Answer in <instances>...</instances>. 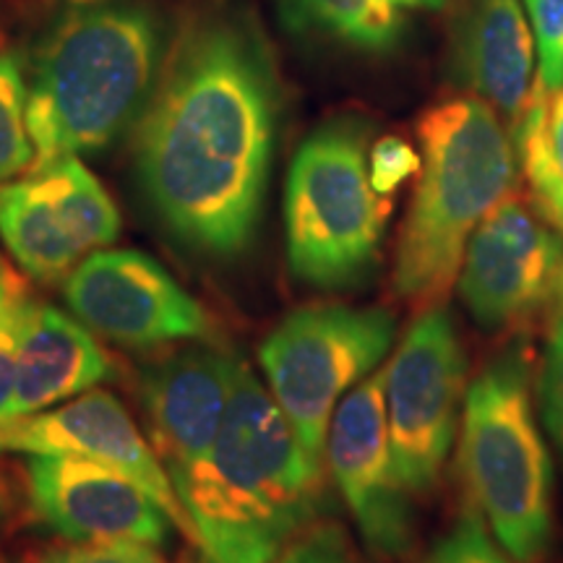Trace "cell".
I'll return each instance as SVG.
<instances>
[{
    "label": "cell",
    "mask_w": 563,
    "mask_h": 563,
    "mask_svg": "<svg viewBox=\"0 0 563 563\" xmlns=\"http://www.w3.org/2000/svg\"><path fill=\"white\" fill-rule=\"evenodd\" d=\"M514 146L540 217L563 232V87L548 89L538 79L514 131Z\"/></svg>",
    "instance_id": "18"
},
{
    "label": "cell",
    "mask_w": 563,
    "mask_h": 563,
    "mask_svg": "<svg viewBox=\"0 0 563 563\" xmlns=\"http://www.w3.org/2000/svg\"><path fill=\"white\" fill-rule=\"evenodd\" d=\"M74 454L108 464L136 481L157 501L175 530L191 540L186 509L170 477L129 410L108 391H84L70 402L24 418L0 420V454Z\"/></svg>",
    "instance_id": "15"
},
{
    "label": "cell",
    "mask_w": 563,
    "mask_h": 563,
    "mask_svg": "<svg viewBox=\"0 0 563 563\" xmlns=\"http://www.w3.org/2000/svg\"><path fill=\"white\" fill-rule=\"evenodd\" d=\"M34 517L68 543H167L173 519L136 481L74 454H30Z\"/></svg>",
    "instance_id": "13"
},
{
    "label": "cell",
    "mask_w": 563,
    "mask_h": 563,
    "mask_svg": "<svg viewBox=\"0 0 563 563\" xmlns=\"http://www.w3.org/2000/svg\"><path fill=\"white\" fill-rule=\"evenodd\" d=\"M121 214L76 154L32 165L0 186V243L37 282L66 279L95 251L110 249Z\"/></svg>",
    "instance_id": "9"
},
{
    "label": "cell",
    "mask_w": 563,
    "mask_h": 563,
    "mask_svg": "<svg viewBox=\"0 0 563 563\" xmlns=\"http://www.w3.org/2000/svg\"><path fill=\"white\" fill-rule=\"evenodd\" d=\"M420 563H511V555L498 551L481 514L470 509Z\"/></svg>",
    "instance_id": "23"
},
{
    "label": "cell",
    "mask_w": 563,
    "mask_h": 563,
    "mask_svg": "<svg viewBox=\"0 0 563 563\" xmlns=\"http://www.w3.org/2000/svg\"><path fill=\"white\" fill-rule=\"evenodd\" d=\"M40 302L16 266L0 251V420L9 405L21 344L37 319Z\"/></svg>",
    "instance_id": "21"
},
{
    "label": "cell",
    "mask_w": 563,
    "mask_h": 563,
    "mask_svg": "<svg viewBox=\"0 0 563 563\" xmlns=\"http://www.w3.org/2000/svg\"><path fill=\"white\" fill-rule=\"evenodd\" d=\"M277 121V70L262 32L220 11L183 21L133 139L141 191L183 245L211 258L249 249Z\"/></svg>",
    "instance_id": "1"
},
{
    "label": "cell",
    "mask_w": 563,
    "mask_h": 563,
    "mask_svg": "<svg viewBox=\"0 0 563 563\" xmlns=\"http://www.w3.org/2000/svg\"><path fill=\"white\" fill-rule=\"evenodd\" d=\"M394 332L397 319L386 308L323 302L285 316L258 347L274 402L319 470L336 405L382 365Z\"/></svg>",
    "instance_id": "7"
},
{
    "label": "cell",
    "mask_w": 563,
    "mask_h": 563,
    "mask_svg": "<svg viewBox=\"0 0 563 563\" xmlns=\"http://www.w3.org/2000/svg\"><path fill=\"white\" fill-rule=\"evenodd\" d=\"M112 373L110 357L79 319L40 306L21 344L3 420L51 410L95 389Z\"/></svg>",
    "instance_id": "17"
},
{
    "label": "cell",
    "mask_w": 563,
    "mask_h": 563,
    "mask_svg": "<svg viewBox=\"0 0 563 563\" xmlns=\"http://www.w3.org/2000/svg\"><path fill=\"white\" fill-rule=\"evenodd\" d=\"M386 371V426L402 483L412 496L439 481L456 435L467 355L449 311H420Z\"/></svg>",
    "instance_id": "8"
},
{
    "label": "cell",
    "mask_w": 563,
    "mask_h": 563,
    "mask_svg": "<svg viewBox=\"0 0 563 563\" xmlns=\"http://www.w3.org/2000/svg\"><path fill=\"white\" fill-rule=\"evenodd\" d=\"M243 361L201 340L146 365L139 378L152 449L175 493L211 452Z\"/></svg>",
    "instance_id": "14"
},
{
    "label": "cell",
    "mask_w": 563,
    "mask_h": 563,
    "mask_svg": "<svg viewBox=\"0 0 563 563\" xmlns=\"http://www.w3.org/2000/svg\"><path fill=\"white\" fill-rule=\"evenodd\" d=\"M460 295L490 332L551 313L563 298V238L522 201L504 199L470 238Z\"/></svg>",
    "instance_id": "11"
},
{
    "label": "cell",
    "mask_w": 563,
    "mask_h": 563,
    "mask_svg": "<svg viewBox=\"0 0 563 563\" xmlns=\"http://www.w3.org/2000/svg\"><path fill=\"white\" fill-rule=\"evenodd\" d=\"M5 517H9V498H5V490H3V483H0V527H3Z\"/></svg>",
    "instance_id": "29"
},
{
    "label": "cell",
    "mask_w": 563,
    "mask_h": 563,
    "mask_svg": "<svg viewBox=\"0 0 563 563\" xmlns=\"http://www.w3.org/2000/svg\"><path fill=\"white\" fill-rule=\"evenodd\" d=\"M397 9H441L446 0H389Z\"/></svg>",
    "instance_id": "28"
},
{
    "label": "cell",
    "mask_w": 563,
    "mask_h": 563,
    "mask_svg": "<svg viewBox=\"0 0 563 563\" xmlns=\"http://www.w3.org/2000/svg\"><path fill=\"white\" fill-rule=\"evenodd\" d=\"M386 371L344 394L329 426L327 452L334 481L373 555L402 559L412 543V506L386 426Z\"/></svg>",
    "instance_id": "12"
},
{
    "label": "cell",
    "mask_w": 563,
    "mask_h": 563,
    "mask_svg": "<svg viewBox=\"0 0 563 563\" xmlns=\"http://www.w3.org/2000/svg\"><path fill=\"white\" fill-rule=\"evenodd\" d=\"M420 180L399 235L394 292L415 311L441 306L462 269L464 251L488 211L514 186L509 131L481 97H454L418 121Z\"/></svg>",
    "instance_id": "4"
},
{
    "label": "cell",
    "mask_w": 563,
    "mask_h": 563,
    "mask_svg": "<svg viewBox=\"0 0 563 563\" xmlns=\"http://www.w3.org/2000/svg\"><path fill=\"white\" fill-rule=\"evenodd\" d=\"M279 9L292 30L347 42L357 51H389L402 32L389 0H279Z\"/></svg>",
    "instance_id": "19"
},
{
    "label": "cell",
    "mask_w": 563,
    "mask_h": 563,
    "mask_svg": "<svg viewBox=\"0 0 563 563\" xmlns=\"http://www.w3.org/2000/svg\"><path fill=\"white\" fill-rule=\"evenodd\" d=\"M540 53L538 79L548 89L563 87V0H525Z\"/></svg>",
    "instance_id": "24"
},
{
    "label": "cell",
    "mask_w": 563,
    "mask_h": 563,
    "mask_svg": "<svg viewBox=\"0 0 563 563\" xmlns=\"http://www.w3.org/2000/svg\"><path fill=\"white\" fill-rule=\"evenodd\" d=\"M34 165V144L26 129V74L13 53H0V186Z\"/></svg>",
    "instance_id": "20"
},
{
    "label": "cell",
    "mask_w": 563,
    "mask_h": 563,
    "mask_svg": "<svg viewBox=\"0 0 563 563\" xmlns=\"http://www.w3.org/2000/svg\"><path fill=\"white\" fill-rule=\"evenodd\" d=\"M454 68L464 87L509 118L514 139L532 91V34L519 0H467L456 26Z\"/></svg>",
    "instance_id": "16"
},
{
    "label": "cell",
    "mask_w": 563,
    "mask_h": 563,
    "mask_svg": "<svg viewBox=\"0 0 563 563\" xmlns=\"http://www.w3.org/2000/svg\"><path fill=\"white\" fill-rule=\"evenodd\" d=\"M538 399L548 433L563 456V298L548 313V340L538 382Z\"/></svg>",
    "instance_id": "22"
},
{
    "label": "cell",
    "mask_w": 563,
    "mask_h": 563,
    "mask_svg": "<svg viewBox=\"0 0 563 563\" xmlns=\"http://www.w3.org/2000/svg\"><path fill=\"white\" fill-rule=\"evenodd\" d=\"M76 3H91V0H76Z\"/></svg>",
    "instance_id": "30"
},
{
    "label": "cell",
    "mask_w": 563,
    "mask_h": 563,
    "mask_svg": "<svg viewBox=\"0 0 563 563\" xmlns=\"http://www.w3.org/2000/svg\"><path fill=\"white\" fill-rule=\"evenodd\" d=\"M167 24L144 0L79 3L47 26L26 74L34 165L112 144L152 97Z\"/></svg>",
    "instance_id": "2"
},
{
    "label": "cell",
    "mask_w": 563,
    "mask_h": 563,
    "mask_svg": "<svg viewBox=\"0 0 563 563\" xmlns=\"http://www.w3.org/2000/svg\"><path fill=\"white\" fill-rule=\"evenodd\" d=\"M321 470L241 365L211 452L178 488L203 563H274L316 511Z\"/></svg>",
    "instance_id": "3"
},
{
    "label": "cell",
    "mask_w": 563,
    "mask_h": 563,
    "mask_svg": "<svg viewBox=\"0 0 563 563\" xmlns=\"http://www.w3.org/2000/svg\"><path fill=\"white\" fill-rule=\"evenodd\" d=\"M274 563H357L347 540L332 527L306 530L282 551Z\"/></svg>",
    "instance_id": "27"
},
{
    "label": "cell",
    "mask_w": 563,
    "mask_h": 563,
    "mask_svg": "<svg viewBox=\"0 0 563 563\" xmlns=\"http://www.w3.org/2000/svg\"><path fill=\"white\" fill-rule=\"evenodd\" d=\"M63 295L89 332L131 350L214 334L201 302L157 258L136 249L95 251L68 274Z\"/></svg>",
    "instance_id": "10"
},
{
    "label": "cell",
    "mask_w": 563,
    "mask_h": 563,
    "mask_svg": "<svg viewBox=\"0 0 563 563\" xmlns=\"http://www.w3.org/2000/svg\"><path fill=\"white\" fill-rule=\"evenodd\" d=\"M460 470L470 501L517 563H538L553 538V464L532 407L530 355L511 344L464 394Z\"/></svg>",
    "instance_id": "5"
},
{
    "label": "cell",
    "mask_w": 563,
    "mask_h": 563,
    "mask_svg": "<svg viewBox=\"0 0 563 563\" xmlns=\"http://www.w3.org/2000/svg\"><path fill=\"white\" fill-rule=\"evenodd\" d=\"M368 131L332 121L295 154L285 186L287 264L295 277L323 290L371 277L382 251L391 201L368 180Z\"/></svg>",
    "instance_id": "6"
},
{
    "label": "cell",
    "mask_w": 563,
    "mask_h": 563,
    "mask_svg": "<svg viewBox=\"0 0 563 563\" xmlns=\"http://www.w3.org/2000/svg\"><path fill=\"white\" fill-rule=\"evenodd\" d=\"M420 165L422 157L415 152L410 141L382 136L371 146L368 154V180L373 191L378 196H391L405 180L420 173Z\"/></svg>",
    "instance_id": "25"
},
{
    "label": "cell",
    "mask_w": 563,
    "mask_h": 563,
    "mask_svg": "<svg viewBox=\"0 0 563 563\" xmlns=\"http://www.w3.org/2000/svg\"><path fill=\"white\" fill-rule=\"evenodd\" d=\"M30 563H167L144 543H68L32 555Z\"/></svg>",
    "instance_id": "26"
}]
</instances>
